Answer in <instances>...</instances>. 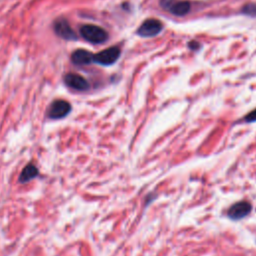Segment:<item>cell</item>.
I'll list each match as a JSON object with an SVG mask.
<instances>
[{
  "label": "cell",
  "instance_id": "obj_1",
  "mask_svg": "<svg viewBox=\"0 0 256 256\" xmlns=\"http://www.w3.org/2000/svg\"><path fill=\"white\" fill-rule=\"evenodd\" d=\"M80 34L86 41L93 44L103 43L108 38V34L103 28L91 24L83 25L80 28Z\"/></svg>",
  "mask_w": 256,
  "mask_h": 256
},
{
  "label": "cell",
  "instance_id": "obj_2",
  "mask_svg": "<svg viewBox=\"0 0 256 256\" xmlns=\"http://www.w3.org/2000/svg\"><path fill=\"white\" fill-rule=\"evenodd\" d=\"M120 53H121V51L117 46H112V47H109L105 50L98 52L97 54H94L93 62L100 64V65H104V66L112 65L118 60Z\"/></svg>",
  "mask_w": 256,
  "mask_h": 256
},
{
  "label": "cell",
  "instance_id": "obj_3",
  "mask_svg": "<svg viewBox=\"0 0 256 256\" xmlns=\"http://www.w3.org/2000/svg\"><path fill=\"white\" fill-rule=\"evenodd\" d=\"M163 29V24L160 20L150 18L145 20L136 30V34L141 37H154Z\"/></svg>",
  "mask_w": 256,
  "mask_h": 256
},
{
  "label": "cell",
  "instance_id": "obj_4",
  "mask_svg": "<svg viewBox=\"0 0 256 256\" xmlns=\"http://www.w3.org/2000/svg\"><path fill=\"white\" fill-rule=\"evenodd\" d=\"M71 111V105L65 100H55L48 108L47 115L50 119H62Z\"/></svg>",
  "mask_w": 256,
  "mask_h": 256
},
{
  "label": "cell",
  "instance_id": "obj_5",
  "mask_svg": "<svg viewBox=\"0 0 256 256\" xmlns=\"http://www.w3.org/2000/svg\"><path fill=\"white\" fill-rule=\"evenodd\" d=\"M64 81L68 87L77 91H85L89 88V83L87 82V80L84 77L75 73L66 74L64 77Z\"/></svg>",
  "mask_w": 256,
  "mask_h": 256
},
{
  "label": "cell",
  "instance_id": "obj_6",
  "mask_svg": "<svg viewBox=\"0 0 256 256\" xmlns=\"http://www.w3.org/2000/svg\"><path fill=\"white\" fill-rule=\"evenodd\" d=\"M252 209V206L250 205V203L246 202V201H240L235 203L234 205H232L229 210H228V216L231 219L234 220H238L241 219L245 216H247L250 211Z\"/></svg>",
  "mask_w": 256,
  "mask_h": 256
},
{
  "label": "cell",
  "instance_id": "obj_7",
  "mask_svg": "<svg viewBox=\"0 0 256 256\" xmlns=\"http://www.w3.org/2000/svg\"><path fill=\"white\" fill-rule=\"evenodd\" d=\"M54 30H55V33L63 39H66V40L77 39V36L75 35L73 29L70 27L68 22L64 19H60L55 22Z\"/></svg>",
  "mask_w": 256,
  "mask_h": 256
},
{
  "label": "cell",
  "instance_id": "obj_8",
  "mask_svg": "<svg viewBox=\"0 0 256 256\" xmlns=\"http://www.w3.org/2000/svg\"><path fill=\"white\" fill-rule=\"evenodd\" d=\"M93 55L94 54H92L87 50L80 49L73 52L71 56V60L76 65H88L91 62H93Z\"/></svg>",
  "mask_w": 256,
  "mask_h": 256
},
{
  "label": "cell",
  "instance_id": "obj_9",
  "mask_svg": "<svg viewBox=\"0 0 256 256\" xmlns=\"http://www.w3.org/2000/svg\"><path fill=\"white\" fill-rule=\"evenodd\" d=\"M191 5L188 1H176L168 10L175 16H184L190 11Z\"/></svg>",
  "mask_w": 256,
  "mask_h": 256
},
{
  "label": "cell",
  "instance_id": "obj_10",
  "mask_svg": "<svg viewBox=\"0 0 256 256\" xmlns=\"http://www.w3.org/2000/svg\"><path fill=\"white\" fill-rule=\"evenodd\" d=\"M39 174L38 169L36 166H34L33 164H28L21 172L20 176H19V182L21 183H26L29 182L30 180L34 179L35 177H37Z\"/></svg>",
  "mask_w": 256,
  "mask_h": 256
},
{
  "label": "cell",
  "instance_id": "obj_11",
  "mask_svg": "<svg viewBox=\"0 0 256 256\" xmlns=\"http://www.w3.org/2000/svg\"><path fill=\"white\" fill-rule=\"evenodd\" d=\"M242 13L248 15V16H256V4L254 3H248L242 7Z\"/></svg>",
  "mask_w": 256,
  "mask_h": 256
},
{
  "label": "cell",
  "instance_id": "obj_12",
  "mask_svg": "<svg viewBox=\"0 0 256 256\" xmlns=\"http://www.w3.org/2000/svg\"><path fill=\"white\" fill-rule=\"evenodd\" d=\"M176 2V0H160V6L165 9V10H169L170 7Z\"/></svg>",
  "mask_w": 256,
  "mask_h": 256
},
{
  "label": "cell",
  "instance_id": "obj_13",
  "mask_svg": "<svg viewBox=\"0 0 256 256\" xmlns=\"http://www.w3.org/2000/svg\"><path fill=\"white\" fill-rule=\"evenodd\" d=\"M245 120H246L247 122H254V121H256V109L253 110V111H251V112L245 117Z\"/></svg>",
  "mask_w": 256,
  "mask_h": 256
},
{
  "label": "cell",
  "instance_id": "obj_14",
  "mask_svg": "<svg viewBox=\"0 0 256 256\" xmlns=\"http://www.w3.org/2000/svg\"><path fill=\"white\" fill-rule=\"evenodd\" d=\"M188 46H189V48H190L191 50H198L201 45H200V43L197 42V41H190V42L188 43Z\"/></svg>",
  "mask_w": 256,
  "mask_h": 256
}]
</instances>
